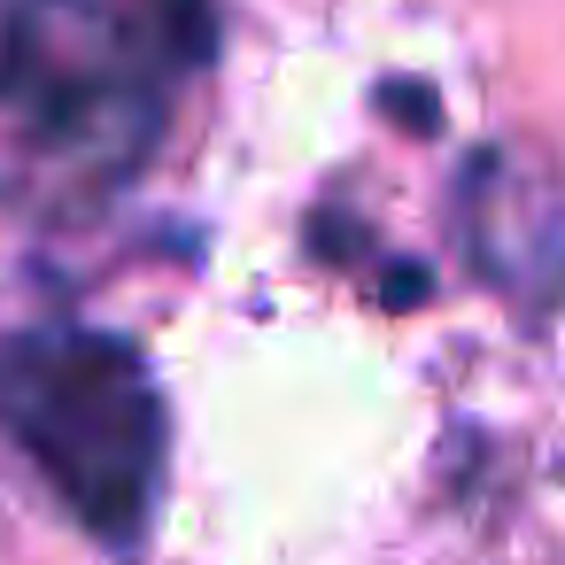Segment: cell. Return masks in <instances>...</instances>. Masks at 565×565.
<instances>
[{
    "instance_id": "obj_1",
    "label": "cell",
    "mask_w": 565,
    "mask_h": 565,
    "mask_svg": "<svg viewBox=\"0 0 565 565\" xmlns=\"http://www.w3.org/2000/svg\"><path fill=\"white\" fill-rule=\"evenodd\" d=\"M0 411L86 534L132 542L163 480V395L117 333H40L0 364Z\"/></svg>"
},
{
    "instance_id": "obj_2",
    "label": "cell",
    "mask_w": 565,
    "mask_h": 565,
    "mask_svg": "<svg viewBox=\"0 0 565 565\" xmlns=\"http://www.w3.org/2000/svg\"><path fill=\"white\" fill-rule=\"evenodd\" d=\"M9 71H17V32H0V86H9Z\"/></svg>"
}]
</instances>
